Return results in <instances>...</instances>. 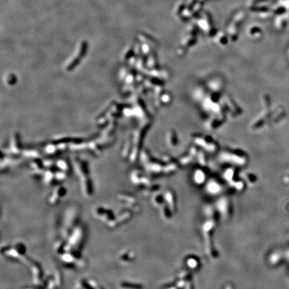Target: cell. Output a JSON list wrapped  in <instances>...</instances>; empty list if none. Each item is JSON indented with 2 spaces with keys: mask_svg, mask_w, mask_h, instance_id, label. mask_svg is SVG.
<instances>
[{
  "mask_svg": "<svg viewBox=\"0 0 289 289\" xmlns=\"http://www.w3.org/2000/svg\"><path fill=\"white\" fill-rule=\"evenodd\" d=\"M95 214L97 216L101 217L102 220L107 222V224L111 227H116L118 224V222L116 221V217L111 210L102 207H98L95 210Z\"/></svg>",
  "mask_w": 289,
  "mask_h": 289,
  "instance_id": "1",
  "label": "cell"
},
{
  "mask_svg": "<svg viewBox=\"0 0 289 289\" xmlns=\"http://www.w3.org/2000/svg\"><path fill=\"white\" fill-rule=\"evenodd\" d=\"M31 268H32L34 280L38 283H40L43 277V272L41 270V266L38 263L35 262L31 264Z\"/></svg>",
  "mask_w": 289,
  "mask_h": 289,
  "instance_id": "2",
  "label": "cell"
},
{
  "mask_svg": "<svg viewBox=\"0 0 289 289\" xmlns=\"http://www.w3.org/2000/svg\"><path fill=\"white\" fill-rule=\"evenodd\" d=\"M119 260L122 263H128L131 262L133 260V254L131 252L124 251L119 255Z\"/></svg>",
  "mask_w": 289,
  "mask_h": 289,
  "instance_id": "3",
  "label": "cell"
},
{
  "mask_svg": "<svg viewBox=\"0 0 289 289\" xmlns=\"http://www.w3.org/2000/svg\"><path fill=\"white\" fill-rule=\"evenodd\" d=\"M120 286L121 288L123 289H142L143 287L140 285H138L137 283H130V282H122L120 283Z\"/></svg>",
  "mask_w": 289,
  "mask_h": 289,
  "instance_id": "4",
  "label": "cell"
},
{
  "mask_svg": "<svg viewBox=\"0 0 289 289\" xmlns=\"http://www.w3.org/2000/svg\"><path fill=\"white\" fill-rule=\"evenodd\" d=\"M130 215H131V212H130L129 211L126 212V211H124V210H122L121 212L120 213L119 215L118 219L121 222H124V221H125V220H127L128 219H129Z\"/></svg>",
  "mask_w": 289,
  "mask_h": 289,
  "instance_id": "5",
  "label": "cell"
},
{
  "mask_svg": "<svg viewBox=\"0 0 289 289\" xmlns=\"http://www.w3.org/2000/svg\"><path fill=\"white\" fill-rule=\"evenodd\" d=\"M24 289H34V286H28V287H26V288H24Z\"/></svg>",
  "mask_w": 289,
  "mask_h": 289,
  "instance_id": "6",
  "label": "cell"
}]
</instances>
